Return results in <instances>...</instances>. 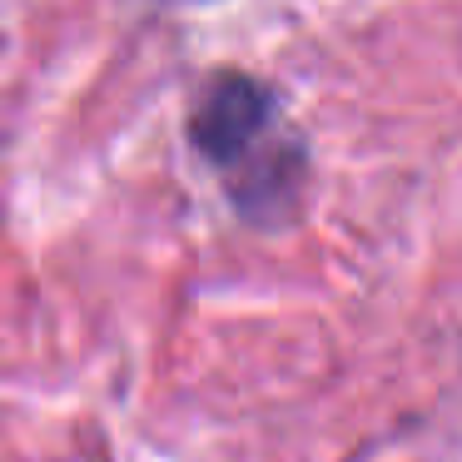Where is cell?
<instances>
[{
    "label": "cell",
    "instance_id": "obj_1",
    "mask_svg": "<svg viewBox=\"0 0 462 462\" xmlns=\"http://www.w3.org/2000/svg\"><path fill=\"white\" fill-rule=\"evenodd\" d=\"M269 130H273V95L254 75L239 70L214 75L189 120L194 150L234 174L229 189L249 214L269 209L273 194H289L293 174H299V150L273 144Z\"/></svg>",
    "mask_w": 462,
    "mask_h": 462
}]
</instances>
